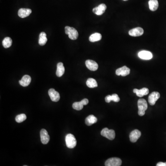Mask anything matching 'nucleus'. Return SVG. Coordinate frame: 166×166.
Instances as JSON below:
<instances>
[{
    "mask_svg": "<svg viewBox=\"0 0 166 166\" xmlns=\"http://www.w3.org/2000/svg\"><path fill=\"white\" fill-rule=\"evenodd\" d=\"M81 102H82V103L84 105H86L89 103L88 100L86 98L82 100Z\"/></svg>",
    "mask_w": 166,
    "mask_h": 166,
    "instance_id": "nucleus-28",
    "label": "nucleus"
},
{
    "mask_svg": "<svg viewBox=\"0 0 166 166\" xmlns=\"http://www.w3.org/2000/svg\"><path fill=\"white\" fill-rule=\"evenodd\" d=\"M49 96L53 102H57L60 99V94L54 89H50L49 91Z\"/></svg>",
    "mask_w": 166,
    "mask_h": 166,
    "instance_id": "nucleus-9",
    "label": "nucleus"
},
{
    "mask_svg": "<svg viewBox=\"0 0 166 166\" xmlns=\"http://www.w3.org/2000/svg\"><path fill=\"white\" fill-rule=\"evenodd\" d=\"M138 114L139 116H144L145 114V111L148 108L147 103L144 99L141 98L137 102Z\"/></svg>",
    "mask_w": 166,
    "mask_h": 166,
    "instance_id": "nucleus-1",
    "label": "nucleus"
},
{
    "mask_svg": "<svg viewBox=\"0 0 166 166\" xmlns=\"http://www.w3.org/2000/svg\"><path fill=\"white\" fill-rule=\"evenodd\" d=\"M31 77L28 75L24 76L19 81L20 84L23 87L27 86L31 82Z\"/></svg>",
    "mask_w": 166,
    "mask_h": 166,
    "instance_id": "nucleus-17",
    "label": "nucleus"
},
{
    "mask_svg": "<svg viewBox=\"0 0 166 166\" xmlns=\"http://www.w3.org/2000/svg\"><path fill=\"white\" fill-rule=\"evenodd\" d=\"M138 55L140 58L143 60H151L153 57V55L151 52L145 50H143L139 52Z\"/></svg>",
    "mask_w": 166,
    "mask_h": 166,
    "instance_id": "nucleus-14",
    "label": "nucleus"
},
{
    "mask_svg": "<svg viewBox=\"0 0 166 166\" xmlns=\"http://www.w3.org/2000/svg\"><path fill=\"white\" fill-rule=\"evenodd\" d=\"M144 34V30L141 27H137L130 30L129 34L132 37H138Z\"/></svg>",
    "mask_w": 166,
    "mask_h": 166,
    "instance_id": "nucleus-13",
    "label": "nucleus"
},
{
    "mask_svg": "<svg viewBox=\"0 0 166 166\" xmlns=\"http://www.w3.org/2000/svg\"><path fill=\"white\" fill-rule=\"evenodd\" d=\"M85 65L87 68L91 71H96L98 70V63L92 60H87L85 61Z\"/></svg>",
    "mask_w": 166,
    "mask_h": 166,
    "instance_id": "nucleus-12",
    "label": "nucleus"
},
{
    "mask_svg": "<svg viewBox=\"0 0 166 166\" xmlns=\"http://www.w3.org/2000/svg\"><path fill=\"white\" fill-rule=\"evenodd\" d=\"M107 9V6L104 4H101L98 7H96L93 9V12L97 15H103Z\"/></svg>",
    "mask_w": 166,
    "mask_h": 166,
    "instance_id": "nucleus-11",
    "label": "nucleus"
},
{
    "mask_svg": "<svg viewBox=\"0 0 166 166\" xmlns=\"http://www.w3.org/2000/svg\"><path fill=\"white\" fill-rule=\"evenodd\" d=\"M65 68L62 62H59L57 65V70L56 75L58 77H61L65 73Z\"/></svg>",
    "mask_w": 166,
    "mask_h": 166,
    "instance_id": "nucleus-18",
    "label": "nucleus"
},
{
    "mask_svg": "<svg viewBox=\"0 0 166 166\" xmlns=\"http://www.w3.org/2000/svg\"><path fill=\"white\" fill-rule=\"evenodd\" d=\"M84 107V105L80 101V102H75L73 104V107L74 110H82Z\"/></svg>",
    "mask_w": 166,
    "mask_h": 166,
    "instance_id": "nucleus-26",
    "label": "nucleus"
},
{
    "mask_svg": "<svg viewBox=\"0 0 166 166\" xmlns=\"http://www.w3.org/2000/svg\"><path fill=\"white\" fill-rule=\"evenodd\" d=\"M157 166H166V163H163V162H160V163H158L157 165Z\"/></svg>",
    "mask_w": 166,
    "mask_h": 166,
    "instance_id": "nucleus-29",
    "label": "nucleus"
},
{
    "mask_svg": "<svg viewBox=\"0 0 166 166\" xmlns=\"http://www.w3.org/2000/svg\"><path fill=\"white\" fill-rule=\"evenodd\" d=\"M12 40L9 37H6L2 41L3 46L6 49L10 47L12 45Z\"/></svg>",
    "mask_w": 166,
    "mask_h": 166,
    "instance_id": "nucleus-24",
    "label": "nucleus"
},
{
    "mask_svg": "<svg viewBox=\"0 0 166 166\" xmlns=\"http://www.w3.org/2000/svg\"><path fill=\"white\" fill-rule=\"evenodd\" d=\"M101 134L103 136L106 137L111 140L114 139L115 138V133L114 130L109 129L107 128H104L102 130Z\"/></svg>",
    "mask_w": 166,
    "mask_h": 166,
    "instance_id": "nucleus-4",
    "label": "nucleus"
},
{
    "mask_svg": "<svg viewBox=\"0 0 166 166\" xmlns=\"http://www.w3.org/2000/svg\"><path fill=\"white\" fill-rule=\"evenodd\" d=\"M86 85L88 87L93 88L98 87V83L95 79L92 78H89L86 81Z\"/></svg>",
    "mask_w": 166,
    "mask_h": 166,
    "instance_id": "nucleus-25",
    "label": "nucleus"
},
{
    "mask_svg": "<svg viewBox=\"0 0 166 166\" xmlns=\"http://www.w3.org/2000/svg\"><path fill=\"white\" fill-rule=\"evenodd\" d=\"M65 33L68 35L69 38L72 40H76L79 36V33L73 27L66 26L65 28Z\"/></svg>",
    "mask_w": 166,
    "mask_h": 166,
    "instance_id": "nucleus-2",
    "label": "nucleus"
},
{
    "mask_svg": "<svg viewBox=\"0 0 166 166\" xmlns=\"http://www.w3.org/2000/svg\"><path fill=\"white\" fill-rule=\"evenodd\" d=\"M141 133L138 130H134L132 131L129 135L130 140L131 142L135 143L140 137Z\"/></svg>",
    "mask_w": 166,
    "mask_h": 166,
    "instance_id": "nucleus-6",
    "label": "nucleus"
},
{
    "mask_svg": "<svg viewBox=\"0 0 166 166\" xmlns=\"http://www.w3.org/2000/svg\"><path fill=\"white\" fill-rule=\"evenodd\" d=\"M160 97V94L159 92L154 91L150 94L149 96L148 101L150 105H154L157 100Z\"/></svg>",
    "mask_w": 166,
    "mask_h": 166,
    "instance_id": "nucleus-7",
    "label": "nucleus"
},
{
    "mask_svg": "<svg viewBox=\"0 0 166 166\" xmlns=\"http://www.w3.org/2000/svg\"><path fill=\"white\" fill-rule=\"evenodd\" d=\"M105 101L109 103L111 101L114 102H119L120 101V98L117 94H114L112 95H108L105 98Z\"/></svg>",
    "mask_w": 166,
    "mask_h": 166,
    "instance_id": "nucleus-20",
    "label": "nucleus"
},
{
    "mask_svg": "<svg viewBox=\"0 0 166 166\" xmlns=\"http://www.w3.org/2000/svg\"><path fill=\"white\" fill-rule=\"evenodd\" d=\"M124 1H128V0H123Z\"/></svg>",
    "mask_w": 166,
    "mask_h": 166,
    "instance_id": "nucleus-30",
    "label": "nucleus"
},
{
    "mask_svg": "<svg viewBox=\"0 0 166 166\" xmlns=\"http://www.w3.org/2000/svg\"><path fill=\"white\" fill-rule=\"evenodd\" d=\"M40 137L41 142L44 144H48L50 141V137L48 132L44 129H43L40 131Z\"/></svg>",
    "mask_w": 166,
    "mask_h": 166,
    "instance_id": "nucleus-10",
    "label": "nucleus"
},
{
    "mask_svg": "<svg viewBox=\"0 0 166 166\" xmlns=\"http://www.w3.org/2000/svg\"><path fill=\"white\" fill-rule=\"evenodd\" d=\"M149 9L152 11H155L158 8V1L157 0H149Z\"/></svg>",
    "mask_w": 166,
    "mask_h": 166,
    "instance_id": "nucleus-21",
    "label": "nucleus"
},
{
    "mask_svg": "<svg viewBox=\"0 0 166 166\" xmlns=\"http://www.w3.org/2000/svg\"><path fill=\"white\" fill-rule=\"evenodd\" d=\"M102 38V35L100 33H95L91 35L89 38V41L91 42H95L101 40Z\"/></svg>",
    "mask_w": 166,
    "mask_h": 166,
    "instance_id": "nucleus-23",
    "label": "nucleus"
},
{
    "mask_svg": "<svg viewBox=\"0 0 166 166\" xmlns=\"http://www.w3.org/2000/svg\"><path fill=\"white\" fill-rule=\"evenodd\" d=\"M47 42L46 34L44 32H42L39 35L38 43L40 45L43 46Z\"/></svg>",
    "mask_w": 166,
    "mask_h": 166,
    "instance_id": "nucleus-22",
    "label": "nucleus"
},
{
    "mask_svg": "<svg viewBox=\"0 0 166 166\" xmlns=\"http://www.w3.org/2000/svg\"><path fill=\"white\" fill-rule=\"evenodd\" d=\"M27 119V116L24 114H19L15 118V121L18 123H21Z\"/></svg>",
    "mask_w": 166,
    "mask_h": 166,
    "instance_id": "nucleus-27",
    "label": "nucleus"
},
{
    "mask_svg": "<svg viewBox=\"0 0 166 166\" xmlns=\"http://www.w3.org/2000/svg\"><path fill=\"white\" fill-rule=\"evenodd\" d=\"M98 119L93 115H90L85 119V122L86 125L90 126L96 123Z\"/></svg>",
    "mask_w": 166,
    "mask_h": 166,
    "instance_id": "nucleus-19",
    "label": "nucleus"
},
{
    "mask_svg": "<svg viewBox=\"0 0 166 166\" xmlns=\"http://www.w3.org/2000/svg\"><path fill=\"white\" fill-rule=\"evenodd\" d=\"M121 159L117 157H113L107 159L105 163L106 166H120L121 165Z\"/></svg>",
    "mask_w": 166,
    "mask_h": 166,
    "instance_id": "nucleus-5",
    "label": "nucleus"
},
{
    "mask_svg": "<svg viewBox=\"0 0 166 166\" xmlns=\"http://www.w3.org/2000/svg\"><path fill=\"white\" fill-rule=\"evenodd\" d=\"M32 12L31 9L29 8H20L18 11V15L21 18H24L28 16Z\"/></svg>",
    "mask_w": 166,
    "mask_h": 166,
    "instance_id": "nucleus-15",
    "label": "nucleus"
},
{
    "mask_svg": "<svg viewBox=\"0 0 166 166\" xmlns=\"http://www.w3.org/2000/svg\"><path fill=\"white\" fill-rule=\"evenodd\" d=\"M133 92L136 94L137 96L139 98H142L144 96L147 95L149 92V90L147 88H143L140 90L134 89Z\"/></svg>",
    "mask_w": 166,
    "mask_h": 166,
    "instance_id": "nucleus-16",
    "label": "nucleus"
},
{
    "mask_svg": "<svg viewBox=\"0 0 166 166\" xmlns=\"http://www.w3.org/2000/svg\"><path fill=\"white\" fill-rule=\"evenodd\" d=\"M130 73V69L126 66H123L116 70V74L118 76H126Z\"/></svg>",
    "mask_w": 166,
    "mask_h": 166,
    "instance_id": "nucleus-8",
    "label": "nucleus"
},
{
    "mask_svg": "<svg viewBox=\"0 0 166 166\" xmlns=\"http://www.w3.org/2000/svg\"><path fill=\"white\" fill-rule=\"evenodd\" d=\"M65 140L66 146L68 148L73 149L76 146V139L73 134H67Z\"/></svg>",
    "mask_w": 166,
    "mask_h": 166,
    "instance_id": "nucleus-3",
    "label": "nucleus"
}]
</instances>
